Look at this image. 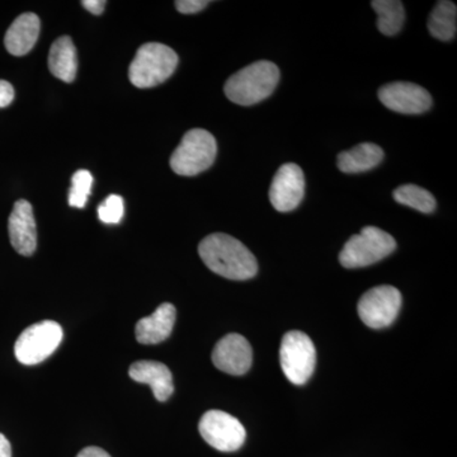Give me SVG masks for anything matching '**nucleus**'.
<instances>
[{"label": "nucleus", "instance_id": "1", "mask_svg": "<svg viewBox=\"0 0 457 457\" xmlns=\"http://www.w3.org/2000/svg\"><path fill=\"white\" fill-rule=\"evenodd\" d=\"M198 254L216 275L236 281L253 278L258 263L253 253L242 242L228 234H212L198 245Z\"/></svg>", "mask_w": 457, "mask_h": 457}, {"label": "nucleus", "instance_id": "2", "mask_svg": "<svg viewBox=\"0 0 457 457\" xmlns=\"http://www.w3.org/2000/svg\"><path fill=\"white\" fill-rule=\"evenodd\" d=\"M278 80V66L267 60H261L231 75L225 83L224 92L234 104L253 106L272 95Z\"/></svg>", "mask_w": 457, "mask_h": 457}, {"label": "nucleus", "instance_id": "3", "mask_svg": "<svg viewBox=\"0 0 457 457\" xmlns=\"http://www.w3.org/2000/svg\"><path fill=\"white\" fill-rule=\"evenodd\" d=\"M179 65L176 51L163 44L140 46L129 69L130 82L137 88H153L170 79Z\"/></svg>", "mask_w": 457, "mask_h": 457}, {"label": "nucleus", "instance_id": "4", "mask_svg": "<svg viewBox=\"0 0 457 457\" xmlns=\"http://www.w3.org/2000/svg\"><path fill=\"white\" fill-rule=\"evenodd\" d=\"M218 154V144L209 131L189 130L170 158V168L179 176L194 177L209 170Z\"/></svg>", "mask_w": 457, "mask_h": 457}, {"label": "nucleus", "instance_id": "5", "mask_svg": "<svg viewBox=\"0 0 457 457\" xmlns=\"http://www.w3.org/2000/svg\"><path fill=\"white\" fill-rule=\"evenodd\" d=\"M395 248V239L389 233L378 228L366 227L348 239L339 254V262L345 269L368 267L392 254Z\"/></svg>", "mask_w": 457, "mask_h": 457}, {"label": "nucleus", "instance_id": "6", "mask_svg": "<svg viewBox=\"0 0 457 457\" xmlns=\"http://www.w3.org/2000/svg\"><path fill=\"white\" fill-rule=\"evenodd\" d=\"M279 362L282 371L290 383H308L317 363V351L314 343L299 330H291L282 338L279 348Z\"/></svg>", "mask_w": 457, "mask_h": 457}, {"label": "nucleus", "instance_id": "7", "mask_svg": "<svg viewBox=\"0 0 457 457\" xmlns=\"http://www.w3.org/2000/svg\"><path fill=\"white\" fill-rule=\"evenodd\" d=\"M62 328L56 321L44 320L27 328L18 337L14 354L21 363L37 365L49 359L62 341Z\"/></svg>", "mask_w": 457, "mask_h": 457}, {"label": "nucleus", "instance_id": "8", "mask_svg": "<svg viewBox=\"0 0 457 457\" xmlns=\"http://www.w3.org/2000/svg\"><path fill=\"white\" fill-rule=\"evenodd\" d=\"M201 436L213 449L222 453L239 450L245 442L246 432L236 417L222 411H209L198 425Z\"/></svg>", "mask_w": 457, "mask_h": 457}, {"label": "nucleus", "instance_id": "9", "mask_svg": "<svg viewBox=\"0 0 457 457\" xmlns=\"http://www.w3.org/2000/svg\"><path fill=\"white\" fill-rule=\"evenodd\" d=\"M402 308V294L393 286H378L362 295L359 302L361 320L370 328L389 327Z\"/></svg>", "mask_w": 457, "mask_h": 457}, {"label": "nucleus", "instance_id": "10", "mask_svg": "<svg viewBox=\"0 0 457 457\" xmlns=\"http://www.w3.org/2000/svg\"><path fill=\"white\" fill-rule=\"evenodd\" d=\"M305 194V177L299 165L287 163L273 177L269 196L270 204L279 212H293L302 204Z\"/></svg>", "mask_w": 457, "mask_h": 457}, {"label": "nucleus", "instance_id": "11", "mask_svg": "<svg viewBox=\"0 0 457 457\" xmlns=\"http://www.w3.org/2000/svg\"><path fill=\"white\" fill-rule=\"evenodd\" d=\"M378 99L385 107L398 113L420 114L432 107L428 90L414 83L386 84L378 90Z\"/></svg>", "mask_w": 457, "mask_h": 457}, {"label": "nucleus", "instance_id": "12", "mask_svg": "<svg viewBox=\"0 0 457 457\" xmlns=\"http://www.w3.org/2000/svg\"><path fill=\"white\" fill-rule=\"evenodd\" d=\"M253 360L251 345L245 337L231 333L216 343L212 362L225 374L240 376L249 371Z\"/></svg>", "mask_w": 457, "mask_h": 457}, {"label": "nucleus", "instance_id": "13", "mask_svg": "<svg viewBox=\"0 0 457 457\" xmlns=\"http://www.w3.org/2000/svg\"><path fill=\"white\" fill-rule=\"evenodd\" d=\"M9 239L18 253L29 257L37 248V230L31 204L20 200L14 204L8 221Z\"/></svg>", "mask_w": 457, "mask_h": 457}, {"label": "nucleus", "instance_id": "14", "mask_svg": "<svg viewBox=\"0 0 457 457\" xmlns=\"http://www.w3.org/2000/svg\"><path fill=\"white\" fill-rule=\"evenodd\" d=\"M129 375L137 383L149 385L159 402H167L174 392L170 370L158 361H137L132 363Z\"/></svg>", "mask_w": 457, "mask_h": 457}, {"label": "nucleus", "instance_id": "15", "mask_svg": "<svg viewBox=\"0 0 457 457\" xmlns=\"http://www.w3.org/2000/svg\"><path fill=\"white\" fill-rule=\"evenodd\" d=\"M177 311L170 303H162L149 317L140 319L135 327V335L141 345H158L170 338Z\"/></svg>", "mask_w": 457, "mask_h": 457}, {"label": "nucleus", "instance_id": "16", "mask_svg": "<svg viewBox=\"0 0 457 457\" xmlns=\"http://www.w3.org/2000/svg\"><path fill=\"white\" fill-rule=\"evenodd\" d=\"M40 29V18L36 14H21L5 33V49L13 56L26 55L37 42Z\"/></svg>", "mask_w": 457, "mask_h": 457}, {"label": "nucleus", "instance_id": "17", "mask_svg": "<svg viewBox=\"0 0 457 457\" xmlns=\"http://www.w3.org/2000/svg\"><path fill=\"white\" fill-rule=\"evenodd\" d=\"M384 152L376 144L363 143L352 147L347 152H342L337 159L339 170L343 173H362L374 170L383 162Z\"/></svg>", "mask_w": 457, "mask_h": 457}, {"label": "nucleus", "instance_id": "18", "mask_svg": "<svg viewBox=\"0 0 457 457\" xmlns=\"http://www.w3.org/2000/svg\"><path fill=\"white\" fill-rule=\"evenodd\" d=\"M49 68L57 79L74 82L78 69L77 49L69 36H62L54 42L49 54Z\"/></svg>", "mask_w": 457, "mask_h": 457}, {"label": "nucleus", "instance_id": "19", "mask_svg": "<svg viewBox=\"0 0 457 457\" xmlns=\"http://www.w3.org/2000/svg\"><path fill=\"white\" fill-rule=\"evenodd\" d=\"M428 31L433 37L450 41L457 31V8L455 3L442 0L436 4L428 18Z\"/></svg>", "mask_w": 457, "mask_h": 457}, {"label": "nucleus", "instance_id": "20", "mask_svg": "<svg viewBox=\"0 0 457 457\" xmlns=\"http://www.w3.org/2000/svg\"><path fill=\"white\" fill-rule=\"evenodd\" d=\"M372 8L378 14V31L385 36L396 35L403 29L405 20L404 7L398 0H374Z\"/></svg>", "mask_w": 457, "mask_h": 457}, {"label": "nucleus", "instance_id": "21", "mask_svg": "<svg viewBox=\"0 0 457 457\" xmlns=\"http://www.w3.org/2000/svg\"><path fill=\"white\" fill-rule=\"evenodd\" d=\"M394 200L404 206L423 213H431L436 209V200L431 192L416 185L400 186L394 191Z\"/></svg>", "mask_w": 457, "mask_h": 457}, {"label": "nucleus", "instance_id": "22", "mask_svg": "<svg viewBox=\"0 0 457 457\" xmlns=\"http://www.w3.org/2000/svg\"><path fill=\"white\" fill-rule=\"evenodd\" d=\"M93 176L90 171L80 170L75 171L71 179V188L69 192V204L77 209H83L88 203L92 192Z\"/></svg>", "mask_w": 457, "mask_h": 457}, {"label": "nucleus", "instance_id": "23", "mask_svg": "<svg viewBox=\"0 0 457 457\" xmlns=\"http://www.w3.org/2000/svg\"><path fill=\"white\" fill-rule=\"evenodd\" d=\"M123 213H125V204L122 197L117 195H111L98 207L99 220L104 224H119L122 220Z\"/></svg>", "mask_w": 457, "mask_h": 457}, {"label": "nucleus", "instance_id": "24", "mask_svg": "<svg viewBox=\"0 0 457 457\" xmlns=\"http://www.w3.org/2000/svg\"><path fill=\"white\" fill-rule=\"evenodd\" d=\"M210 4L207 0H179L176 2V8L182 14H195L203 11Z\"/></svg>", "mask_w": 457, "mask_h": 457}, {"label": "nucleus", "instance_id": "25", "mask_svg": "<svg viewBox=\"0 0 457 457\" xmlns=\"http://www.w3.org/2000/svg\"><path fill=\"white\" fill-rule=\"evenodd\" d=\"M14 89L11 83L0 80V108L8 107L13 102Z\"/></svg>", "mask_w": 457, "mask_h": 457}, {"label": "nucleus", "instance_id": "26", "mask_svg": "<svg viewBox=\"0 0 457 457\" xmlns=\"http://www.w3.org/2000/svg\"><path fill=\"white\" fill-rule=\"evenodd\" d=\"M82 5L87 11L90 12V13L95 14V16H99V14L104 13L106 2H104V0H84Z\"/></svg>", "mask_w": 457, "mask_h": 457}, {"label": "nucleus", "instance_id": "27", "mask_svg": "<svg viewBox=\"0 0 457 457\" xmlns=\"http://www.w3.org/2000/svg\"><path fill=\"white\" fill-rule=\"evenodd\" d=\"M77 457H111L106 451L99 449V447L90 446L80 451Z\"/></svg>", "mask_w": 457, "mask_h": 457}, {"label": "nucleus", "instance_id": "28", "mask_svg": "<svg viewBox=\"0 0 457 457\" xmlns=\"http://www.w3.org/2000/svg\"><path fill=\"white\" fill-rule=\"evenodd\" d=\"M0 457H12L11 444L2 433H0Z\"/></svg>", "mask_w": 457, "mask_h": 457}]
</instances>
